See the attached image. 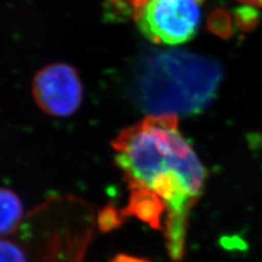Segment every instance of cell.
Instances as JSON below:
<instances>
[{
    "label": "cell",
    "mask_w": 262,
    "mask_h": 262,
    "mask_svg": "<svg viewBox=\"0 0 262 262\" xmlns=\"http://www.w3.org/2000/svg\"><path fill=\"white\" fill-rule=\"evenodd\" d=\"M176 116L150 115L114 139L115 162L127 183L158 194L166 207L170 258H183L189 212L202 193L207 171L178 130Z\"/></svg>",
    "instance_id": "obj_1"
},
{
    "label": "cell",
    "mask_w": 262,
    "mask_h": 262,
    "mask_svg": "<svg viewBox=\"0 0 262 262\" xmlns=\"http://www.w3.org/2000/svg\"><path fill=\"white\" fill-rule=\"evenodd\" d=\"M221 81L219 64L184 51H152L135 71L134 96L152 115L199 113L214 97Z\"/></svg>",
    "instance_id": "obj_2"
},
{
    "label": "cell",
    "mask_w": 262,
    "mask_h": 262,
    "mask_svg": "<svg viewBox=\"0 0 262 262\" xmlns=\"http://www.w3.org/2000/svg\"><path fill=\"white\" fill-rule=\"evenodd\" d=\"M202 0H150L135 13L142 34L157 44L178 45L198 31Z\"/></svg>",
    "instance_id": "obj_3"
},
{
    "label": "cell",
    "mask_w": 262,
    "mask_h": 262,
    "mask_svg": "<svg viewBox=\"0 0 262 262\" xmlns=\"http://www.w3.org/2000/svg\"><path fill=\"white\" fill-rule=\"evenodd\" d=\"M32 93L43 112L52 116L64 117L79 108L83 97V86L72 66L53 63L36 73Z\"/></svg>",
    "instance_id": "obj_4"
},
{
    "label": "cell",
    "mask_w": 262,
    "mask_h": 262,
    "mask_svg": "<svg viewBox=\"0 0 262 262\" xmlns=\"http://www.w3.org/2000/svg\"><path fill=\"white\" fill-rule=\"evenodd\" d=\"M130 196L127 207L121 210L122 215L135 216L152 228H162V216L166 207L158 194L149 188L136 183H128Z\"/></svg>",
    "instance_id": "obj_5"
},
{
    "label": "cell",
    "mask_w": 262,
    "mask_h": 262,
    "mask_svg": "<svg viewBox=\"0 0 262 262\" xmlns=\"http://www.w3.org/2000/svg\"><path fill=\"white\" fill-rule=\"evenodd\" d=\"M23 217L21 199L14 191L0 187V238L12 234Z\"/></svg>",
    "instance_id": "obj_6"
},
{
    "label": "cell",
    "mask_w": 262,
    "mask_h": 262,
    "mask_svg": "<svg viewBox=\"0 0 262 262\" xmlns=\"http://www.w3.org/2000/svg\"><path fill=\"white\" fill-rule=\"evenodd\" d=\"M209 29L214 34L227 37L232 34V23L231 18L224 10L213 11L209 19Z\"/></svg>",
    "instance_id": "obj_7"
},
{
    "label": "cell",
    "mask_w": 262,
    "mask_h": 262,
    "mask_svg": "<svg viewBox=\"0 0 262 262\" xmlns=\"http://www.w3.org/2000/svg\"><path fill=\"white\" fill-rule=\"evenodd\" d=\"M0 262H28V258L20 245L0 238Z\"/></svg>",
    "instance_id": "obj_8"
},
{
    "label": "cell",
    "mask_w": 262,
    "mask_h": 262,
    "mask_svg": "<svg viewBox=\"0 0 262 262\" xmlns=\"http://www.w3.org/2000/svg\"><path fill=\"white\" fill-rule=\"evenodd\" d=\"M124 217L121 211L119 212L112 204H108L98 214V227L102 232H110L114 228L119 227Z\"/></svg>",
    "instance_id": "obj_9"
},
{
    "label": "cell",
    "mask_w": 262,
    "mask_h": 262,
    "mask_svg": "<svg viewBox=\"0 0 262 262\" xmlns=\"http://www.w3.org/2000/svg\"><path fill=\"white\" fill-rule=\"evenodd\" d=\"M235 21L237 27L243 31L252 30L259 21V14L250 7H243L235 10Z\"/></svg>",
    "instance_id": "obj_10"
},
{
    "label": "cell",
    "mask_w": 262,
    "mask_h": 262,
    "mask_svg": "<svg viewBox=\"0 0 262 262\" xmlns=\"http://www.w3.org/2000/svg\"><path fill=\"white\" fill-rule=\"evenodd\" d=\"M112 2L120 8H129L134 10V14L143 8L150 0H112Z\"/></svg>",
    "instance_id": "obj_11"
},
{
    "label": "cell",
    "mask_w": 262,
    "mask_h": 262,
    "mask_svg": "<svg viewBox=\"0 0 262 262\" xmlns=\"http://www.w3.org/2000/svg\"><path fill=\"white\" fill-rule=\"evenodd\" d=\"M111 262H150L147 260L141 259V258H137V257H133V256H128V255H118L115 257Z\"/></svg>",
    "instance_id": "obj_12"
},
{
    "label": "cell",
    "mask_w": 262,
    "mask_h": 262,
    "mask_svg": "<svg viewBox=\"0 0 262 262\" xmlns=\"http://www.w3.org/2000/svg\"><path fill=\"white\" fill-rule=\"evenodd\" d=\"M238 2H241L245 5H247V6L262 8V0H238Z\"/></svg>",
    "instance_id": "obj_13"
}]
</instances>
